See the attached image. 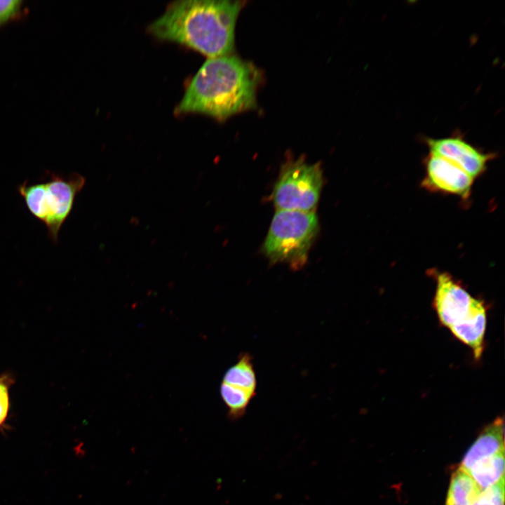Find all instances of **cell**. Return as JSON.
<instances>
[{
  "label": "cell",
  "mask_w": 505,
  "mask_h": 505,
  "mask_svg": "<svg viewBox=\"0 0 505 505\" xmlns=\"http://www.w3.org/2000/svg\"><path fill=\"white\" fill-rule=\"evenodd\" d=\"M244 1L185 0L169 4L148 27L162 41L175 42L208 58L231 55L235 27Z\"/></svg>",
  "instance_id": "obj_1"
},
{
  "label": "cell",
  "mask_w": 505,
  "mask_h": 505,
  "mask_svg": "<svg viewBox=\"0 0 505 505\" xmlns=\"http://www.w3.org/2000/svg\"><path fill=\"white\" fill-rule=\"evenodd\" d=\"M260 81L257 67L236 55L208 58L192 78L175 112L224 120L256 106Z\"/></svg>",
  "instance_id": "obj_2"
},
{
  "label": "cell",
  "mask_w": 505,
  "mask_h": 505,
  "mask_svg": "<svg viewBox=\"0 0 505 505\" xmlns=\"http://www.w3.org/2000/svg\"><path fill=\"white\" fill-rule=\"evenodd\" d=\"M436 281L433 306L440 323L481 358L487 326V309L450 274L432 271Z\"/></svg>",
  "instance_id": "obj_3"
},
{
  "label": "cell",
  "mask_w": 505,
  "mask_h": 505,
  "mask_svg": "<svg viewBox=\"0 0 505 505\" xmlns=\"http://www.w3.org/2000/svg\"><path fill=\"white\" fill-rule=\"evenodd\" d=\"M319 229L314 211L278 210L263 245L264 255L273 263H285L299 269Z\"/></svg>",
  "instance_id": "obj_4"
},
{
  "label": "cell",
  "mask_w": 505,
  "mask_h": 505,
  "mask_svg": "<svg viewBox=\"0 0 505 505\" xmlns=\"http://www.w3.org/2000/svg\"><path fill=\"white\" fill-rule=\"evenodd\" d=\"M85 183L84 177L78 173L66 177L51 174L46 182L29 184L24 189L22 198L29 211L45 224L54 243Z\"/></svg>",
  "instance_id": "obj_5"
},
{
  "label": "cell",
  "mask_w": 505,
  "mask_h": 505,
  "mask_svg": "<svg viewBox=\"0 0 505 505\" xmlns=\"http://www.w3.org/2000/svg\"><path fill=\"white\" fill-rule=\"evenodd\" d=\"M322 185L321 164L300 157L282 167L272 194L274 204L278 210L314 211Z\"/></svg>",
  "instance_id": "obj_6"
},
{
  "label": "cell",
  "mask_w": 505,
  "mask_h": 505,
  "mask_svg": "<svg viewBox=\"0 0 505 505\" xmlns=\"http://www.w3.org/2000/svg\"><path fill=\"white\" fill-rule=\"evenodd\" d=\"M431 154L438 156L456 165L472 178L484 173L493 155L484 153L459 135L440 138H427Z\"/></svg>",
  "instance_id": "obj_7"
},
{
  "label": "cell",
  "mask_w": 505,
  "mask_h": 505,
  "mask_svg": "<svg viewBox=\"0 0 505 505\" xmlns=\"http://www.w3.org/2000/svg\"><path fill=\"white\" fill-rule=\"evenodd\" d=\"M425 168L422 185L426 189L456 195L463 199L470 196L474 179L456 165L429 154Z\"/></svg>",
  "instance_id": "obj_8"
},
{
  "label": "cell",
  "mask_w": 505,
  "mask_h": 505,
  "mask_svg": "<svg viewBox=\"0 0 505 505\" xmlns=\"http://www.w3.org/2000/svg\"><path fill=\"white\" fill-rule=\"evenodd\" d=\"M504 419L488 424L465 454L459 468L468 471L477 462L504 450Z\"/></svg>",
  "instance_id": "obj_9"
},
{
  "label": "cell",
  "mask_w": 505,
  "mask_h": 505,
  "mask_svg": "<svg viewBox=\"0 0 505 505\" xmlns=\"http://www.w3.org/2000/svg\"><path fill=\"white\" fill-rule=\"evenodd\" d=\"M481 492L471 475L458 467L452 474L445 505H472Z\"/></svg>",
  "instance_id": "obj_10"
},
{
  "label": "cell",
  "mask_w": 505,
  "mask_h": 505,
  "mask_svg": "<svg viewBox=\"0 0 505 505\" xmlns=\"http://www.w3.org/2000/svg\"><path fill=\"white\" fill-rule=\"evenodd\" d=\"M482 490L504 477V450L474 464L468 471Z\"/></svg>",
  "instance_id": "obj_11"
},
{
  "label": "cell",
  "mask_w": 505,
  "mask_h": 505,
  "mask_svg": "<svg viewBox=\"0 0 505 505\" xmlns=\"http://www.w3.org/2000/svg\"><path fill=\"white\" fill-rule=\"evenodd\" d=\"M222 382L256 393L257 381L251 355L240 354L236 363L224 373Z\"/></svg>",
  "instance_id": "obj_12"
},
{
  "label": "cell",
  "mask_w": 505,
  "mask_h": 505,
  "mask_svg": "<svg viewBox=\"0 0 505 505\" xmlns=\"http://www.w3.org/2000/svg\"><path fill=\"white\" fill-rule=\"evenodd\" d=\"M256 393L224 382L220 385L221 397L228 408V415L231 419L243 417L247 408Z\"/></svg>",
  "instance_id": "obj_13"
},
{
  "label": "cell",
  "mask_w": 505,
  "mask_h": 505,
  "mask_svg": "<svg viewBox=\"0 0 505 505\" xmlns=\"http://www.w3.org/2000/svg\"><path fill=\"white\" fill-rule=\"evenodd\" d=\"M472 505H504V477L482 490Z\"/></svg>",
  "instance_id": "obj_14"
},
{
  "label": "cell",
  "mask_w": 505,
  "mask_h": 505,
  "mask_svg": "<svg viewBox=\"0 0 505 505\" xmlns=\"http://www.w3.org/2000/svg\"><path fill=\"white\" fill-rule=\"evenodd\" d=\"M11 379L7 375L0 377V426L5 422L9 408V387Z\"/></svg>",
  "instance_id": "obj_15"
},
{
  "label": "cell",
  "mask_w": 505,
  "mask_h": 505,
  "mask_svg": "<svg viewBox=\"0 0 505 505\" xmlns=\"http://www.w3.org/2000/svg\"><path fill=\"white\" fill-rule=\"evenodd\" d=\"M19 0H0V25L14 16L20 10Z\"/></svg>",
  "instance_id": "obj_16"
}]
</instances>
